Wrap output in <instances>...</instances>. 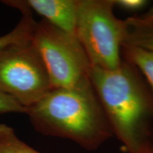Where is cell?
<instances>
[{
    "label": "cell",
    "mask_w": 153,
    "mask_h": 153,
    "mask_svg": "<svg viewBox=\"0 0 153 153\" xmlns=\"http://www.w3.org/2000/svg\"><path fill=\"white\" fill-rule=\"evenodd\" d=\"M122 47L128 62L142 71L153 91V51L127 44Z\"/></svg>",
    "instance_id": "obj_9"
},
{
    "label": "cell",
    "mask_w": 153,
    "mask_h": 153,
    "mask_svg": "<svg viewBox=\"0 0 153 153\" xmlns=\"http://www.w3.org/2000/svg\"><path fill=\"white\" fill-rule=\"evenodd\" d=\"M115 0H78L76 36L91 66L111 70L122 61L127 23L115 16Z\"/></svg>",
    "instance_id": "obj_3"
},
{
    "label": "cell",
    "mask_w": 153,
    "mask_h": 153,
    "mask_svg": "<svg viewBox=\"0 0 153 153\" xmlns=\"http://www.w3.org/2000/svg\"><path fill=\"white\" fill-rule=\"evenodd\" d=\"M32 40L45 63L53 89L71 88L89 79L90 62L76 36L43 19L36 22Z\"/></svg>",
    "instance_id": "obj_5"
},
{
    "label": "cell",
    "mask_w": 153,
    "mask_h": 153,
    "mask_svg": "<svg viewBox=\"0 0 153 153\" xmlns=\"http://www.w3.org/2000/svg\"><path fill=\"white\" fill-rule=\"evenodd\" d=\"M140 20L144 22L151 23L153 22V7L149 9V10L145 12L144 14L141 15L140 16H137Z\"/></svg>",
    "instance_id": "obj_13"
},
{
    "label": "cell",
    "mask_w": 153,
    "mask_h": 153,
    "mask_svg": "<svg viewBox=\"0 0 153 153\" xmlns=\"http://www.w3.org/2000/svg\"><path fill=\"white\" fill-rule=\"evenodd\" d=\"M0 153H41L23 142L14 130L4 123L0 124Z\"/></svg>",
    "instance_id": "obj_10"
},
{
    "label": "cell",
    "mask_w": 153,
    "mask_h": 153,
    "mask_svg": "<svg viewBox=\"0 0 153 153\" xmlns=\"http://www.w3.org/2000/svg\"><path fill=\"white\" fill-rule=\"evenodd\" d=\"M150 153H153V148L152 149V150H151V151H150Z\"/></svg>",
    "instance_id": "obj_14"
},
{
    "label": "cell",
    "mask_w": 153,
    "mask_h": 153,
    "mask_svg": "<svg viewBox=\"0 0 153 153\" xmlns=\"http://www.w3.org/2000/svg\"><path fill=\"white\" fill-rule=\"evenodd\" d=\"M89 79L114 134L128 153H150L148 123L153 102L133 65L122 62L117 69L91 65Z\"/></svg>",
    "instance_id": "obj_2"
},
{
    "label": "cell",
    "mask_w": 153,
    "mask_h": 153,
    "mask_svg": "<svg viewBox=\"0 0 153 153\" xmlns=\"http://www.w3.org/2000/svg\"><path fill=\"white\" fill-rule=\"evenodd\" d=\"M146 0H115V5L128 11H137L148 4Z\"/></svg>",
    "instance_id": "obj_12"
},
{
    "label": "cell",
    "mask_w": 153,
    "mask_h": 153,
    "mask_svg": "<svg viewBox=\"0 0 153 153\" xmlns=\"http://www.w3.org/2000/svg\"><path fill=\"white\" fill-rule=\"evenodd\" d=\"M126 21L127 33L123 44L153 51V22H142L137 16Z\"/></svg>",
    "instance_id": "obj_8"
},
{
    "label": "cell",
    "mask_w": 153,
    "mask_h": 153,
    "mask_svg": "<svg viewBox=\"0 0 153 153\" xmlns=\"http://www.w3.org/2000/svg\"><path fill=\"white\" fill-rule=\"evenodd\" d=\"M27 108L22 106L14 99L0 91V114L4 113H26Z\"/></svg>",
    "instance_id": "obj_11"
},
{
    "label": "cell",
    "mask_w": 153,
    "mask_h": 153,
    "mask_svg": "<svg viewBox=\"0 0 153 153\" xmlns=\"http://www.w3.org/2000/svg\"><path fill=\"white\" fill-rule=\"evenodd\" d=\"M32 35L0 48V91L26 108L53 89Z\"/></svg>",
    "instance_id": "obj_4"
},
{
    "label": "cell",
    "mask_w": 153,
    "mask_h": 153,
    "mask_svg": "<svg viewBox=\"0 0 153 153\" xmlns=\"http://www.w3.org/2000/svg\"><path fill=\"white\" fill-rule=\"evenodd\" d=\"M34 128L94 150L114 135L90 79L71 88L52 89L27 108Z\"/></svg>",
    "instance_id": "obj_1"
},
{
    "label": "cell",
    "mask_w": 153,
    "mask_h": 153,
    "mask_svg": "<svg viewBox=\"0 0 153 153\" xmlns=\"http://www.w3.org/2000/svg\"><path fill=\"white\" fill-rule=\"evenodd\" d=\"M7 4L19 9L22 16L14 30L0 37V48L29 38L33 33L36 24L32 16L31 9L26 5L25 1H8Z\"/></svg>",
    "instance_id": "obj_7"
},
{
    "label": "cell",
    "mask_w": 153,
    "mask_h": 153,
    "mask_svg": "<svg viewBox=\"0 0 153 153\" xmlns=\"http://www.w3.org/2000/svg\"><path fill=\"white\" fill-rule=\"evenodd\" d=\"M25 2L57 28L76 36L78 0H27Z\"/></svg>",
    "instance_id": "obj_6"
}]
</instances>
